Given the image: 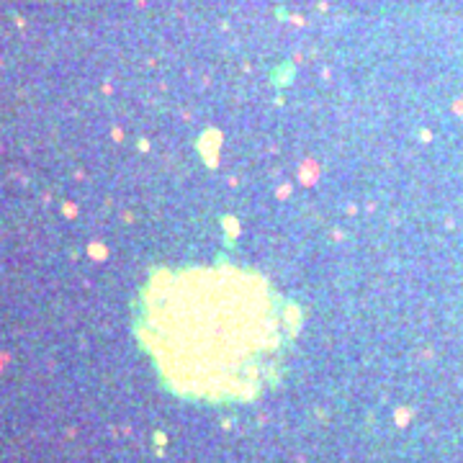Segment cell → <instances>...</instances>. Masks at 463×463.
I'll return each instance as SVG.
<instances>
[{
  "label": "cell",
  "instance_id": "6da1fadb",
  "mask_svg": "<svg viewBox=\"0 0 463 463\" xmlns=\"http://www.w3.org/2000/svg\"><path fill=\"white\" fill-rule=\"evenodd\" d=\"M178 278L152 288L142 317L165 373L203 394L252 389L281 352L286 319L276 296L234 270Z\"/></svg>",
  "mask_w": 463,
  "mask_h": 463
}]
</instances>
